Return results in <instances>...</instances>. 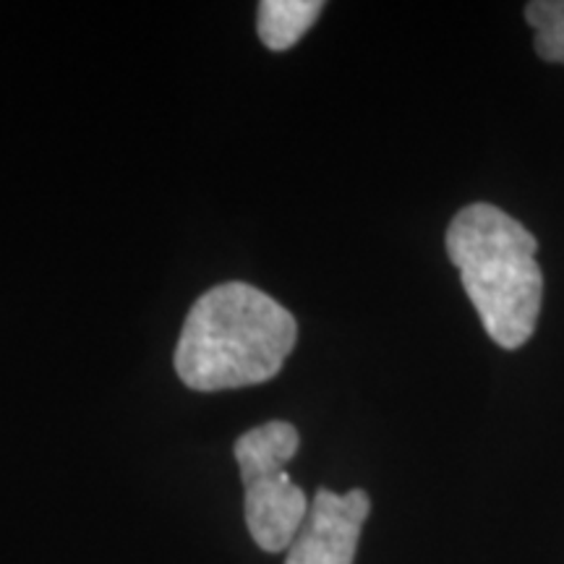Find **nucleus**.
<instances>
[{"mask_svg": "<svg viewBox=\"0 0 564 564\" xmlns=\"http://www.w3.org/2000/svg\"><path fill=\"white\" fill-rule=\"evenodd\" d=\"M299 340L282 303L249 285L223 282L202 295L175 345V373L188 390L220 392L270 382Z\"/></svg>", "mask_w": 564, "mask_h": 564, "instance_id": "f257e3e1", "label": "nucleus"}, {"mask_svg": "<svg viewBox=\"0 0 564 564\" xmlns=\"http://www.w3.org/2000/svg\"><path fill=\"white\" fill-rule=\"evenodd\" d=\"M533 232L494 204H470L447 228V253L463 288L499 348L531 340L544 299Z\"/></svg>", "mask_w": 564, "mask_h": 564, "instance_id": "f03ea898", "label": "nucleus"}, {"mask_svg": "<svg viewBox=\"0 0 564 564\" xmlns=\"http://www.w3.org/2000/svg\"><path fill=\"white\" fill-rule=\"evenodd\" d=\"M299 444L295 426L270 421L238 436L232 449L246 489V525L257 546L270 554L291 549L312 507L285 470Z\"/></svg>", "mask_w": 564, "mask_h": 564, "instance_id": "7ed1b4c3", "label": "nucleus"}, {"mask_svg": "<svg viewBox=\"0 0 564 564\" xmlns=\"http://www.w3.org/2000/svg\"><path fill=\"white\" fill-rule=\"evenodd\" d=\"M369 512L371 499L361 489L348 494L319 489L288 549L285 564H352Z\"/></svg>", "mask_w": 564, "mask_h": 564, "instance_id": "20e7f679", "label": "nucleus"}, {"mask_svg": "<svg viewBox=\"0 0 564 564\" xmlns=\"http://www.w3.org/2000/svg\"><path fill=\"white\" fill-rule=\"evenodd\" d=\"M322 9V0H264L257 19L259 40L274 53L288 51L312 30Z\"/></svg>", "mask_w": 564, "mask_h": 564, "instance_id": "39448f33", "label": "nucleus"}, {"mask_svg": "<svg viewBox=\"0 0 564 564\" xmlns=\"http://www.w3.org/2000/svg\"><path fill=\"white\" fill-rule=\"evenodd\" d=\"M525 19L535 30V53H539V58L564 66V0L528 3Z\"/></svg>", "mask_w": 564, "mask_h": 564, "instance_id": "423d86ee", "label": "nucleus"}]
</instances>
